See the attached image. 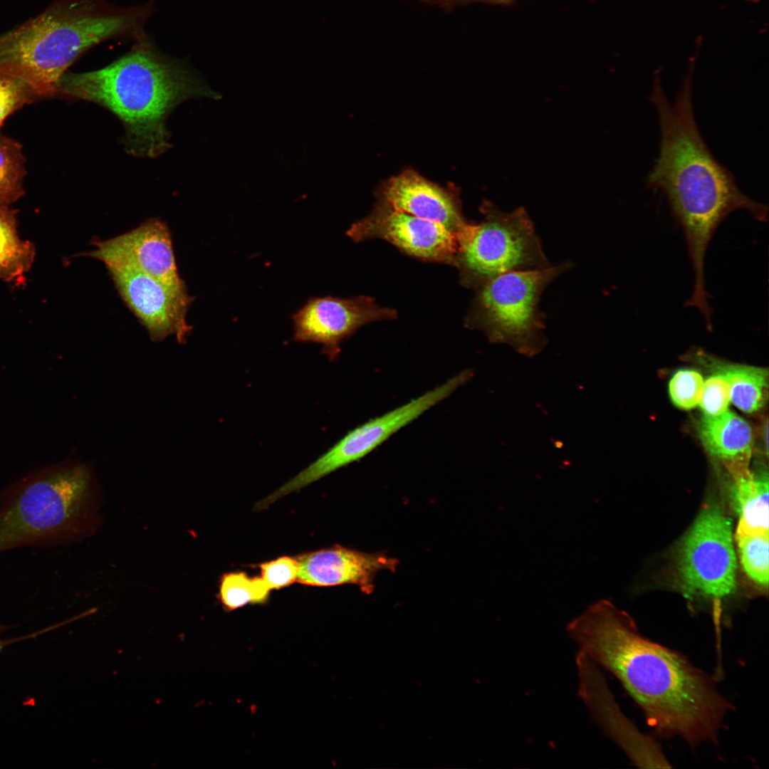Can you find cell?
<instances>
[{
  "label": "cell",
  "mask_w": 769,
  "mask_h": 769,
  "mask_svg": "<svg viewBox=\"0 0 769 769\" xmlns=\"http://www.w3.org/2000/svg\"><path fill=\"white\" fill-rule=\"evenodd\" d=\"M596 664L612 673L661 735L694 746L716 743L731 708L711 679L677 652L647 639L611 601L591 605L567 626Z\"/></svg>",
  "instance_id": "cell-1"
},
{
  "label": "cell",
  "mask_w": 769,
  "mask_h": 769,
  "mask_svg": "<svg viewBox=\"0 0 769 769\" xmlns=\"http://www.w3.org/2000/svg\"><path fill=\"white\" fill-rule=\"evenodd\" d=\"M691 62L673 104L656 74L649 100L660 127L659 156L647 179V187L666 199L681 228L694 275L689 305L704 308L710 295L706 288L705 258L720 224L732 212L748 211L756 221L768 220V206L746 195L733 174L713 156L699 132L692 103Z\"/></svg>",
  "instance_id": "cell-2"
},
{
  "label": "cell",
  "mask_w": 769,
  "mask_h": 769,
  "mask_svg": "<svg viewBox=\"0 0 769 769\" xmlns=\"http://www.w3.org/2000/svg\"><path fill=\"white\" fill-rule=\"evenodd\" d=\"M56 90L108 109L125 126L127 152L152 158L171 147L165 121L177 105L193 98H221L193 69L162 54L147 37L106 67L65 73Z\"/></svg>",
  "instance_id": "cell-3"
},
{
  "label": "cell",
  "mask_w": 769,
  "mask_h": 769,
  "mask_svg": "<svg viewBox=\"0 0 769 769\" xmlns=\"http://www.w3.org/2000/svg\"><path fill=\"white\" fill-rule=\"evenodd\" d=\"M150 3L127 8L105 0H55L45 11L0 36V75L52 96L67 68L92 46L113 38L146 37Z\"/></svg>",
  "instance_id": "cell-4"
},
{
  "label": "cell",
  "mask_w": 769,
  "mask_h": 769,
  "mask_svg": "<svg viewBox=\"0 0 769 769\" xmlns=\"http://www.w3.org/2000/svg\"><path fill=\"white\" fill-rule=\"evenodd\" d=\"M101 501L90 464L66 459L30 472L0 494V553L90 536Z\"/></svg>",
  "instance_id": "cell-5"
},
{
  "label": "cell",
  "mask_w": 769,
  "mask_h": 769,
  "mask_svg": "<svg viewBox=\"0 0 769 769\" xmlns=\"http://www.w3.org/2000/svg\"><path fill=\"white\" fill-rule=\"evenodd\" d=\"M572 267L564 262L545 268L510 271L478 288L468 327L483 331L489 342L506 344L527 357L540 353L548 342L541 295L557 277Z\"/></svg>",
  "instance_id": "cell-6"
},
{
  "label": "cell",
  "mask_w": 769,
  "mask_h": 769,
  "mask_svg": "<svg viewBox=\"0 0 769 769\" xmlns=\"http://www.w3.org/2000/svg\"><path fill=\"white\" fill-rule=\"evenodd\" d=\"M481 211L483 219L469 224L458 239L456 266L467 286L478 288L507 272L551 266L523 208L505 212L486 203Z\"/></svg>",
  "instance_id": "cell-7"
},
{
  "label": "cell",
  "mask_w": 769,
  "mask_h": 769,
  "mask_svg": "<svg viewBox=\"0 0 769 769\" xmlns=\"http://www.w3.org/2000/svg\"><path fill=\"white\" fill-rule=\"evenodd\" d=\"M732 520L716 503H706L680 541L676 571L684 593L713 602L736 587L737 558Z\"/></svg>",
  "instance_id": "cell-8"
},
{
  "label": "cell",
  "mask_w": 769,
  "mask_h": 769,
  "mask_svg": "<svg viewBox=\"0 0 769 769\" xmlns=\"http://www.w3.org/2000/svg\"><path fill=\"white\" fill-rule=\"evenodd\" d=\"M472 376L471 370L460 372L434 389L352 429L273 492V498L278 500L362 459L398 431L449 397Z\"/></svg>",
  "instance_id": "cell-9"
},
{
  "label": "cell",
  "mask_w": 769,
  "mask_h": 769,
  "mask_svg": "<svg viewBox=\"0 0 769 769\" xmlns=\"http://www.w3.org/2000/svg\"><path fill=\"white\" fill-rule=\"evenodd\" d=\"M120 298L147 330L153 342L174 335L187 341L192 327L187 314L194 298L187 289L169 286L142 273L114 266H105Z\"/></svg>",
  "instance_id": "cell-10"
},
{
  "label": "cell",
  "mask_w": 769,
  "mask_h": 769,
  "mask_svg": "<svg viewBox=\"0 0 769 769\" xmlns=\"http://www.w3.org/2000/svg\"><path fill=\"white\" fill-rule=\"evenodd\" d=\"M575 663L578 695L605 734L622 749L636 766L671 768L658 743L642 733L621 711L599 666L580 650L576 654Z\"/></svg>",
  "instance_id": "cell-11"
},
{
  "label": "cell",
  "mask_w": 769,
  "mask_h": 769,
  "mask_svg": "<svg viewBox=\"0 0 769 769\" xmlns=\"http://www.w3.org/2000/svg\"><path fill=\"white\" fill-rule=\"evenodd\" d=\"M94 249L83 253L102 262L134 270L177 289H187L180 277L167 224L151 218L113 238L91 241Z\"/></svg>",
  "instance_id": "cell-12"
},
{
  "label": "cell",
  "mask_w": 769,
  "mask_h": 769,
  "mask_svg": "<svg viewBox=\"0 0 769 769\" xmlns=\"http://www.w3.org/2000/svg\"><path fill=\"white\" fill-rule=\"evenodd\" d=\"M347 235L355 241L384 239L411 256L456 265L459 245L453 232L381 201L370 216L354 223Z\"/></svg>",
  "instance_id": "cell-13"
},
{
  "label": "cell",
  "mask_w": 769,
  "mask_h": 769,
  "mask_svg": "<svg viewBox=\"0 0 769 769\" xmlns=\"http://www.w3.org/2000/svg\"><path fill=\"white\" fill-rule=\"evenodd\" d=\"M396 318L394 309L381 307L370 297H314L293 315V339L321 345L323 352L334 360L342 342L361 326Z\"/></svg>",
  "instance_id": "cell-14"
},
{
  "label": "cell",
  "mask_w": 769,
  "mask_h": 769,
  "mask_svg": "<svg viewBox=\"0 0 769 769\" xmlns=\"http://www.w3.org/2000/svg\"><path fill=\"white\" fill-rule=\"evenodd\" d=\"M297 581L303 585L330 587L345 584L357 585L365 593L374 588L376 575L392 570L397 560L382 554L364 553L335 546L305 553L297 558Z\"/></svg>",
  "instance_id": "cell-15"
},
{
  "label": "cell",
  "mask_w": 769,
  "mask_h": 769,
  "mask_svg": "<svg viewBox=\"0 0 769 769\" xmlns=\"http://www.w3.org/2000/svg\"><path fill=\"white\" fill-rule=\"evenodd\" d=\"M380 201L392 208L439 223L453 232L457 241L469 223L464 219L459 199L449 189L406 169L384 182Z\"/></svg>",
  "instance_id": "cell-16"
},
{
  "label": "cell",
  "mask_w": 769,
  "mask_h": 769,
  "mask_svg": "<svg viewBox=\"0 0 769 769\" xmlns=\"http://www.w3.org/2000/svg\"><path fill=\"white\" fill-rule=\"evenodd\" d=\"M699 433L706 450L723 463L731 476L749 468L753 435L742 417L728 409L715 416L704 415Z\"/></svg>",
  "instance_id": "cell-17"
},
{
  "label": "cell",
  "mask_w": 769,
  "mask_h": 769,
  "mask_svg": "<svg viewBox=\"0 0 769 769\" xmlns=\"http://www.w3.org/2000/svg\"><path fill=\"white\" fill-rule=\"evenodd\" d=\"M731 496L738 516L736 532L768 533V474L749 468L731 476Z\"/></svg>",
  "instance_id": "cell-18"
},
{
  "label": "cell",
  "mask_w": 769,
  "mask_h": 769,
  "mask_svg": "<svg viewBox=\"0 0 769 769\" xmlns=\"http://www.w3.org/2000/svg\"><path fill=\"white\" fill-rule=\"evenodd\" d=\"M34 245L20 239L16 211L0 205V279L15 281L31 268L35 258Z\"/></svg>",
  "instance_id": "cell-19"
},
{
  "label": "cell",
  "mask_w": 769,
  "mask_h": 769,
  "mask_svg": "<svg viewBox=\"0 0 769 769\" xmlns=\"http://www.w3.org/2000/svg\"><path fill=\"white\" fill-rule=\"evenodd\" d=\"M715 372L722 375L730 387L731 401L746 413H753L765 404L768 370L755 366L716 363Z\"/></svg>",
  "instance_id": "cell-20"
},
{
  "label": "cell",
  "mask_w": 769,
  "mask_h": 769,
  "mask_svg": "<svg viewBox=\"0 0 769 769\" xmlns=\"http://www.w3.org/2000/svg\"><path fill=\"white\" fill-rule=\"evenodd\" d=\"M24 162L21 146L0 135V205L9 206L23 195Z\"/></svg>",
  "instance_id": "cell-21"
},
{
  "label": "cell",
  "mask_w": 769,
  "mask_h": 769,
  "mask_svg": "<svg viewBox=\"0 0 769 769\" xmlns=\"http://www.w3.org/2000/svg\"><path fill=\"white\" fill-rule=\"evenodd\" d=\"M768 533L736 532L734 539L742 567L746 575L758 586H768Z\"/></svg>",
  "instance_id": "cell-22"
},
{
  "label": "cell",
  "mask_w": 769,
  "mask_h": 769,
  "mask_svg": "<svg viewBox=\"0 0 769 769\" xmlns=\"http://www.w3.org/2000/svg\"><path fill=\"white\" fill-rule=\"evenodd\" d=\"M270 591L261 577H250L244 572H231L223 575L219 596L225 609L234 610L247 604L265 602Z\"/></svg>",
  "instance_id": "cell-23"
},
{
  "label": "cell",
  "mask_w": 769,
  "mask_h": 769,
  "mask_svg": "<svg viewBox=\"0 0 769 769\" xmlns=\"http://www.w3.org/2000/svg\"><path fill=\"white\" fill-rule=\"evenodd\" d=\"M703 379L697 371L683 369L676 372L669 383V394L674 405L689 410L700 402L703 387Z\"/></svg>",
  "instance_id": "cell-24"
},
{
  "label": "cell",
  "mask_w": 769,
  "mask_h": 769,
  "mask_svg": "<svg viewBox=\"0 0 769 769\" xmlns=\"http://www.w3.org/2000/svg\"><path fill=\"white\" fill-rule=\"evenodd\" d=\"M731 402L728 382L715 372L703 382L699 405L706 416H715L728 410Z\"/></svg>",
  "instance_id": "cell-25"
},
{
  "label": "cell",
  "mask_w": 769,
  "mask_h": 769,
  "mask_svg": "<svg viewBox=\"0 0 769 769\" xmlns=\"http://www.w3.org/2000/svg\"><path fill=\"white\" fill-rule=\"evenodd\" d=\"M261 577L270 590L287 587L297 581L298 563L287 556L260 565Z\"/></svg>",
  "instance_id": "cell-26"
},
{
  "label": "cell",
  "mask_w": 769,
  "mask_h": 769,
  "mask_svg": "<svg viewBox=\"0 0 769 769\" xmlns=\"http://www.w3.org/2000/svg\"><path fill=\"white\" fill-rule=\"evenodd\" d=\"M33 95L21 81L0 75V127L8 116L28 103Z\"/></svg>",
  "instance_id": "cell-27"
},
{
  "label": "cell",
  "mask_w": 769,
  "mask_h": 769,
  "mask_svg": "<svg viewBox=\"0 0 769 769\" xmlns=\"http://www.w3.org/2000/svg\"><path fill=\"white\" fill-rule=\"evenodd\" d=\"M9 628L8 626L0 624V634ZM7 642L0 639V652L3 650L4 647L6 645Z\"/></svg>",
  "instance_id": "cell-28"
},
{
  "label": "cell",
  "mask_w": 769,
  "mask_h": 769,
  "mask_svg": "<svg viewBox=\"0 0 769 769\" xmlns=\"http://www.w3.org/2000/svg\"><path fill=\"white\" fill-rule=\"evenodd\" d=\"M488 1H492L500 2V3H507V2L510 1H512V0H488Z\"/></svg>",
  "instance_id": "cell-29"
}]
</instances>
